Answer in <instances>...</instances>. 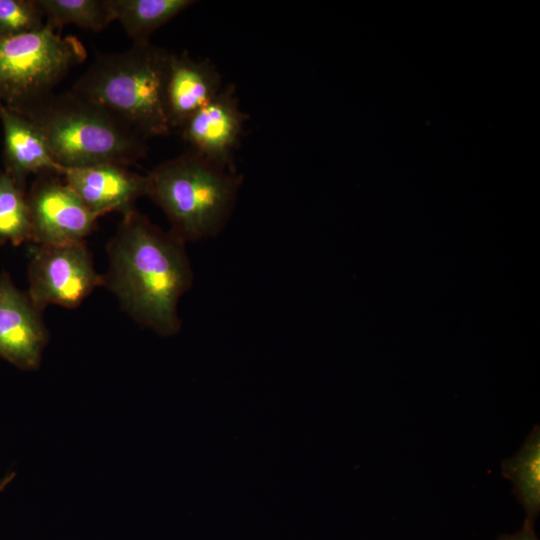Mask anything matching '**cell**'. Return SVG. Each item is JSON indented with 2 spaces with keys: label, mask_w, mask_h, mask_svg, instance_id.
Here are the masks:
<instances>
[{
  "label": "cell",
  "mask_w": 540,
  "mask_h": 540,
  "mask_svg": "<svg viewBox=\"0 0 540 540\" xmlns=\"http://www.w3.org/2000/svg\"><path fill=\"white\" fill-rule=\"evenodd\" d=\"M223 86L222 76L210 60H197L186 52L170 53L164 106L171 130L180 129Z\"/></svg>",
  "instance_id": "obj_11"
},
{
  "label": "cell",
  "mask_w": 540,
  "mask_h": 540,
  "mask_svg": "<svg viewBox=\"0 0 540 540\" xmlns=\"http://www.w3.org/2000/svg\"><path fill=\"white\" fill-rule=\"evenodd\" d=\"M3 128L4 171L25 187L32 174L62 176L65 169L53 158L37 126L22 113L0 106Z\"/></svg>",
  "instance_id": "obj_12"
},
{
  "label": "cell",
  "mask_w": 540,
  "mask_h": 540,
  "mask_svg": "<svg viewBox=\"0 0 540 540\" xmlns=\"http://www.w3.org/2000/svg\"><path fill=\"white\" fill-rule=\"evenodd\" d=\"M87 56L75 36L48 26L0 37V103L22 111L52 94L55 86Z\"/></svg>",
  "instance_id": "obj_5"
},
{
  "label": "cell",
  "mask_w": 540,
  "mask_h": 540,
  "mask_svg": "<svg viewBox=\"0 0 540 540\" xmlns=\"http://www.w3.org/2000/svg\"><path fill=\"white\" fill-rule=\"evenodd\" d=\"M146 196L164 212L170 232L184 243L218 234L228 221L243 176L200 155L184 153L155 166Z\"/></svg>",
  "instance_id": "obj_4"
},
{
  "label": "cell",
  "mask_w": 540,
  "mask_h": 540,
  "mask_svg": "<svg viewBox=\"0 0 540 540\" xmlns=\"http://www.w3.org/2000/svg\"><path fill=\"white\" fill-rule=\"evenodd\" d=\"M52 30L65 25L99 32L114 21L108 0H37Z\"/></svg>",
  "instance_id": "obj_16"
},
{
  "label": "cell",
  "mask_w": 540,
  "mask_h": 540,
  "mask_svg": "<svg viewBox=\"0 0 540 540\" xmlns=\"http://www.w3.org/2000/svg\"><path fill=\"white\" fill-rule=\"evenodd\" d=\"M502 475L513 483V493L523 506L524 524L534 527L540 511V427L534 425L523 445L501 463Z\"/></svg>",
  "instance_id": "obj_13"
},
{
  "label": "cell",
  "mask_w": 540,
  "mask_h": 540,
  "mask_svg": "<svg viewBox=\"0 0 540 540\" xmlns=\"http://www.w3.org/2000/svg\"><path fill=\"white\" fill-rule=\"evenodd\" d=\"M45 17L37 0H0V37L39 30Z\"/></svg>",
  "instance_id": "obj_17"
},
{
  "label": "cell",
  "mask_w": 540,
  "mask_h": 540,
  "mask_svg": "<svg viewBox=\"0 0 540 540\" xmlns=\"http://www.w3.org/2000/svg\"><path fill=\"white\" fill-rule=\"evenodd\" d=\"M18 112L37 126L54 160L64 169L106 163L127 166L148 152L146 138L72 90L52 93Z\"/></svg>",
  "instance_id": "obj_2"
},
{
  "label": "cell",
  "mask_w": 540,
  "mask_h": 540,
  "mask_svg": "<svg viewBox=\"0 0 540 540\" xmlns=\"http://www.w3.org/2000/svg\"><path fill=\"white\" fill-rule=\"evenodd\" d=\"M16 473L11 472L7 474L1 481H0V493L6 488V486L14 479Z\"/></svg>",
  "instance_id": "obj_19"
},
{
  "label": "cell",
  "mask_w": 540,
  "mask_h": 540,
  "mask_svg": "<svg viewBox=\"0 0 540 540\" xmlns=\"http://www.w3.org/2000/svg\"><path fill=\"white\" fill-rule=\"evenodd\" d=\"M170 52L150 41L100 54L71 90L108 110L148 139L172 130L164 106Z\"/></svg>",
  "instance_id": "obj_3"
},
{
  "label": "cell",
  "mask_w": 540,
  "mask_h": 540,
  "mask_svg": "<svg viewBox=\"0 0 540 540\" xmlns=\"http://www.w3.org/2000/svg\"><path fill=\"white\" fill-rule=\"evenodd\" d=\"M247 118L241 110L235 86L228 83L178 130L188 146L187 150L236 171L234 154Z\"/></svg>",
  "instance_id": "obj_8"
},
{
  "label": "cell",
  "mask_w": 540,
  "mask_h": 540,
  "mask_svg": "<svg viewBox=\"0 0 540 540\" xmlns=\"http://www.w3.org/2000/svg\"><path fill=\"white\" fill-rule=\"evenodd\" d=\"M65 183L98 218L118 211L123 215L135 209V201L146 196L147 178L124 165L106 163L65 169Z\"/></svg>",
  "instance_id": "obj_10"
},
{
  "label": "cell",
  "mask_w": 540,
  "mask_h": 540,
  "mask_svg": "<svg viewBox=\"0 0 540 540\" xmlns=\"http://www.w3.org/2000/svg\"><path fill=\"white\" fill-rule=\"evenodd\" d=\"M497 540H539L535 534L534 527L523 524L520 531L514 534H503Z\"/></svg>",
  "instance_id": "obj_18"
},
{
  "label": "cell",
  "mask_w": 540,
  "mask_h": 540,
  "mask_svg": "<svg viewBox=\"0 0 540 540\" xmlns=\"http://www.w3.org/2000/svg\"><path fill=\"white\" fill-rule=\"evenodd\" d=\"M193 0H108L114 21L134 42L149 41L150 35L194 5Z\"/></svg>",
  "instance_id": "obj_14"
},
{
  "label": "cell",
  "mask_w": 540,
  "mask_h": 540,
  "mask_svg": "<svg viewBox=\"0 0 540 540\" xmlns=\"http://www.w3.org/2000/svg\"><path fill=\"white\" fill-rule=\"evenodd\" d=\"M28 296L43 311L48 305L78 307L105 284L96 272L85 241L37 246L28 266Z\"/></svg>",
  "instance_id": "obj_6"
},
{
  "label": "cell",
  "mask_w": 540,
  "mask_h": 540,
  "mask_svg": "<svg viewBox=\"0 0 540 540\" xmlns=\"http://www.w3.org/2000/svg\"><path fill=\"white\" fill-rule=\"evenodd\" d=\"M32 242V224L25 187L0 170V245Z\"/></svg>",
  "instance_id": "obj_15"
},
{
  "label": "cell",
  "mask_w": 540,
  "mask_h": 540,
  "mask_svg": "<svg viewBox=\"0 0 540 540\" xmlns=\"http://www.w3.org/2000/svg\"><path fill=\"white\" fill-rule=\"evenodd\" d=\"M32 242L37 246L84 241L98 219L78 195L54 174H42L27 193Z\"/></svg>",
  "instance_id": "obj_7"
},
{
  "label": "cell",
  "mask_w": 540,
  "mask_h": 540,
  "mask_svg": "<svg viewBox=\"0 0 540 540\" xmlns=\"http://www.w3.org/2000/svg\"><path fill=\"white\" fill-rule=\"evenodd\" d=\"M41 312L9 274L0 275V358L22 370L39 368L49 340Z\"/></svg>",
  "instance_id": "obj_9"
},
{
  "label": "cell",
  "mask_w": 540,
  "mask_h": 540,
  "mask_svg": "<svg viewBox=\"0 0 540 540\" xmlns=\"http://www.w3.org/2000/svg\"><path fill=\"white\" fill-rule=\"evenodd\" d=\"M107 252L104 285L123 309L161 335L176 334L181 327L177 305L193 281L185 243L134 209L123 215Z\"/></svg>",
  "instance_id": "obj_1"
},
{
  "label": "cell",
  "mask_w": 540,
  "mask_h": 540,
  "mask_svg": "<svg viewBox=\"0 0 540 540\" xmlns=\"http://www.w3.org/2000/svg\"><path fill=\"white\" fill-rule=\"evenodd\" d=\"M0 106H1V103H0Z\"/></svg>",
  "instance_id": "obj_20"
}]
</instances>
